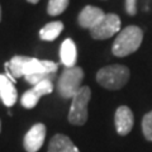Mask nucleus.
<instances>
[{
    "instance_id": "7",
    "label": "nucleus",
    "mask_w": 152,
    "mask_h": 152,
    "mask_svg": "<svg viewBox=\"0 0 152 152\" xmlns=\"http://www.w3.org/2000/svg\"><path fill=\"white\" fill-rule=\"evenodd\" d=\"M52 90H53L52 80H45V81L34 85L31 90H28V91H26L22 95V98H20L22 105L24 108H27V109L34 108L37 105V103L39 102L41 96L47 95V94H51Z\"/></svg>"
},
{
    "instance_id": "2",
    "label": "nucleus",
    "mask_w": 152,
    "mask_h": 152,
    "mask_svg": "<svg viewBox=\"0 0 152 152\" xmlns=\"http://www.w3.org/2000/svg\"><path fill=\"white\" fill-rule=\"evenodd\" d=\"M143 41V32L137 26H128L118 33L114 39L112 52L117 57H126L136 52Z\"/></svg>"
},
{
    "instance_id": "4",
    "label": "nucleus",
    "mask_w": 152,
    "mask_h": 152,
    "mask_svg": "<svg viewBox=\"0 0 152 152\" xmlns=\"http://www.w3.org/2000/svg\"><path fill=\"white\" fill-rule=\"evenodd\" d=\"M84 79V71L79 66L65 69V71L57 81V91L64 99H72L75 94L81 88V81Z\"/></svg>"
},
{
    "instance_id": "10",
    "label": "nucleus",
    "mask_w": 152,
    "mask_h": 152,
    "mask_svg": "<svg viewBox=\"0 0 152 152\" xmlns=\"http://www.w3.org/2000/svg\"><path fill=\"white\" fill-rule=\"evenodd\" d=\"M104 17H105V13H104L100 8L88 5L80 12L79 17H77V22H79L80 27L93 29L94 27H96L99 23L103 20Z\"/></svg>"
},
{
    "instance_id": "6",
    "label": "nucleus",
    "mask_w": 152,
    "mask_h": 152,
    "mask_svg": "<svg viewBox=\"0 0 152 152\" xmlns=\"http://www.w3.org/2000/svg\"><path fill=\"white\" fill-rule=\"evenodd\" d=\"M121 32V18L117 14H105L103 20L96 27L90 29L94 39H108Z\"/></svg>"
},
{
    "instance_id": "16",
    "label": "nucleus",
    "mask_w": 152,
    "mask_h": 152,
    "mask_svg": "<svg viewBox=\"0 0 152 152\" xmlns=\"http://www.w3.org/2000/svg\"><path fill=\"white\" fill-rule=\"evenodd\" d=\"M142 132L147 141L152 142V110L145 114L142 119Z\"/></svg>"
},
{
    "instance_id": "18",
    "label": "nucleus",
    "mask_w": 152,
    "mask_h": 152,
    "mask_svg": "<svg viewBox=\"0 0 152 152\" xmlns=\"http://www.w3.org/2000/svg\"><path fill=\"white\" fill-rule=\"evenodd\" d=\"M28 3H31V4H37L38 1H39V0H27Z\"/></svg>"
},
{
    "instance_id": "20",
    "label": "nucleus",
    "mask_w": 152,
    "mask_h": 152,
    "mask_svg": "<svg viewBox=\"0 0 152 152\" xmlns=\"http://www.w3.org/2000/svg\"><path fill=\"white\" fill-rule=\"evenodd\" d=\"M0 129H1V122H0Z\"/></svg>"
},
{
    "instance_id": "13",
    "label": "nucleus",
    "mask_w": 152,
    "mask_h": 152,
    "mask_svg": "<svg viewBox=\"0 0 152 152\" xmlns=\"http://www.w3.org/2000/svg\"><path fill=\"white\" fill-rule=\"evenodd\" d=\"M47 152H80L67 136L55 134L50 141L48 151Z\"/></svg>"
},
{
    "instance_id": "8",
    "label": "nucleus",
    "mask_w": 152,
    "mask_h": 152,
    "mask_svg": "<svg viewBox=\"0 0 152 152\" xmlns=\"http://www.w3.org/2000/svg\"><path fill=\"white\" fill-rule=\"evenodd\" d=\"M46 138V126L43 123H37L24 136L23 146L27 152H38L45 143Z\"/></svg>"
},
{
    "instance_id": "12",
    "label": "nucleus",
    "mask_w": 152,
    "mask_h": 152,
    "mask_svg": "<svg viewBox=\"0 0 152 152\" xmlns=\"http://www.w3.org/2000/svg\"><path fill=\"white\" fill-rule=\"evenodd\" d=\"M60 57H61V62L66 66V69L76 66L77 50H76L75 42L71 38H67V39H65L62 42L60 48Z\"/></svg>"
},
{
    "instance_id": "19",
    "label": "nucleus",
    "mask_w": 152,
    "mask_h": 152,
    "mask_svg": "<svg viewBox=\"0 0 152 152\" xmlns=\"http://www.w3.org/2000/svg\"><path fill=\"white\" fill-rule=\"evenodd\" d=\"M0 20H1V8H0Z\"/></svg>"
},
{
    "instance_id": "5",
    "label": "nucleus",
    "mask_w": 152,
    "mask_h": 152,
    "mask_svg": "<svg viewBox=\"0 0 152 152\" xmlns=\"http://www.w3.org/2000/svg\"><path fill=\"white\" fill-rule=\"evenodd\" d=\"M91 96L89 86H81L75 94L69 112V122L75 126H83L88 121V104Z\"/></svg>"
},
{
    "instance_id": "9",
    "label": "nucleus",
    "mask_w": 152,
    "mask_h": 152,
    "mask_svg": "<svg viewBox=\"0 0 152 152\" xmlns=\"http://www.w3.org/2000/svg\"><path fill=\"white\" fill-rule=\"evenodd\" d=\"M114 124H115V131L118 134L127 136L132 131L133 124H134V117H133L131 108L126 105L118 108L115 110V115H114Z\"/></svg>"
},
{
    "instance_id": "15",
    "label": "nucleus",
    "mask_w": 152,
    "mask_h": 152,
    "mask_svg": "<svg viewBox=\"0 0 152 152\" xmlns=\"http://www.w3.org/2000/svg\"><path fill=\"white\" fill-rule=\"evenodd\" d=\"M69 1L70 0H50L47 5V13L52 17L60 15L69 7Z\"/></svg>"
},
{
    "instance_id": "17",
    "label": "nucleus",
    "mask_w": 152,
    "mask_h": 152,
    "mask_svg": "<svg viewBox=\"0 0 152 152\" xmlns=\"http://www.w3.org/2000/svg\"><path fill=\"white\" fill-rule=\"evenodd\" d=\"M126 12L129 15L137 14V0H126Z\"/></svg>"
},
{
    "instance_id": "3",
    "label": "nucleus",
    "mask_w": 152,
    "mask_h": 152,
    "mask_svg": "<svg viewBox=\"0 0 152 152\" xmlns=\"http://www.w3.org/2000/svg\"><path fill=\"white\" fill-rule=\"evenodd\" d=\"M129 80V70L123 65L105 66L98 71L96 81L108 90H119Z\"/></svg>"
},
{
    "instance_id": "14",
    "label": "nucleus",
    "mask_w": 152,
    "mask_h": 152,
    "mask_svg": "<svg viewBox=\"0 0 152 152\" xmlns=\"http://www.w3.org/2000/svg\"><path fill=\"white\" fill-rule=\"evenodd\" d=\"M62 29H64L62 22H58V20L51 22L39 31V37L43 41H55L60 36V33L62 32Z\"/></svg>"
},
{
    "instance_id": "11",
    "label": "nucleus",
    "mask_w": 152,
    "mask_h": 152,
    "mask_svg": "<svg viewBox=\"0 0 152 152\" xmlns=\"http://www.w3.org/2000/svg\"><path fill=\"white\" fill-rule=\"evenodd\" d=\"M0 99L7 107H13L18 99V93L14 83L7 75L1 74H0Z\"/></svg>"
},
{
    "instance_id": "1",
    "label": "nucleus",
    "mask_w": 152,
    "mask_h": 152,
    "mask_svg": "<svg viewBox=\"0 0 152 152\" xmlns=\"http://www.w3.org/2000/svg\"><path fill=\"white\" fill-rule=\"evenodd\" d=\"M5 67L10 70L14 77H28L38 74H56L57 66L56 62L48 60H38L33 57L26 56H14L13 58L5 64Z\"/></svg>"
}]
</instances>
